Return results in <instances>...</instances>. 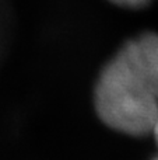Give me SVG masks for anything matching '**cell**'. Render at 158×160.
<instances>
[{
	"label": "cell",
	"instance_id": "cell-1",
	"mask_svg": "<svg viewBox=\"0 0 158 160\" xmlns=\"http://www.w3.org/2000/svg\"><path fill=\"white\" fill-rule=\"evenodd\" d=\"M94 104L101 121L118 132L142 136L153 129L158 117V97L126 44L101 70Z\"/></svg>",
	"mask_w": 158,
	"mask_h": 160
},
{
	"label": "cell",
	"instance_id": "cell-2",
	"mask_svg": "<svg viewBox=\"0 0 158 160\" xmlns=\"http://www.w3.org/2000/svg\"><path fill=\"white\" fill-rule=\"evenodd\" d=\"M142 69L148 76L158 97V34L143 32L126 42Z\"/></svg>",
	"mask_w": 158,
	"mask_h": 160
},
{
	"label": "cell",
	"instance_id": "cell-3",
	"mask_svg": "<svg viewBox=\"0 0 158 160\" xmlns=\"http://www.w3.org/2000/svg\"><path fill=\"white\" fill-rule=\"evenodd\" d=\"M114 4H118L123 8H132V10H137V8H144L150 4L153 0H109Z\"/></svg>",
	"mask_w": 158,
	"mask_h": 160
},
{
	"label": "cell",
	"instance_id": "cell-4",
	"mask_svg": "<svg viewBox=\"0 0 158 160\" xmlns=\"http://www.w3.org/2000/svg\"><path fill=\"white\" fill-rule=\"evenodd\" d=\"M151 133H153L154 138H156V143H157V148H158V117H157L156 122H154V127H153V129H151ZM153 160H158V155Z\"/></svg>",
	"mask_w": 158,
	"mask_h": 160
}]
</instances>
